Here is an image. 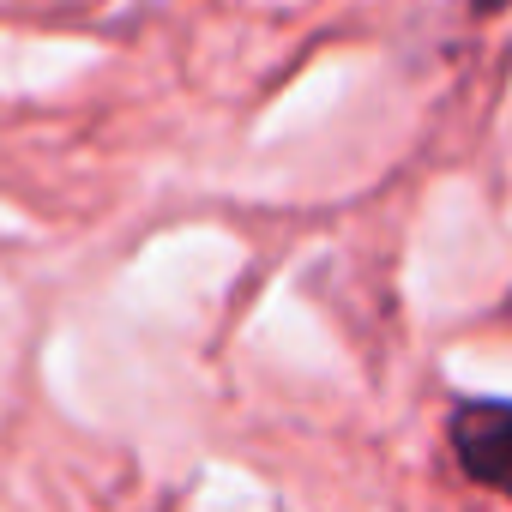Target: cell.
<instances>
[{
	"mask_svg": "<svg viewBox=\"0 0 512 512\" xmlns=\"http://www.w3.org/2000/svg\"><path fill=\"white\" fill-rule=\"evenodd\" d=\"M446 440L470 482L512 500V404L506 398H464L446 422Z\"/></svg>",
	"mask_w": 512,
	"mask_h": 512,
	"instance_id": "cell-1",
	"label": "cell"
},
{
	"mask_svg": "<svg viewBox=\"0 0 512 512\" xmlns=\"http://www.w3.org/2000/svg\"><path fill=\"white\" fill-rule=\"evenodd\" d=\"M512 0H470V13H482V19H494V13H506Z\"/></svg>",
	"mask_w": 512,
	"mask_h": 512,
	"instance_id": "cell-2",
	"label": "cell"
}]
</instances>
